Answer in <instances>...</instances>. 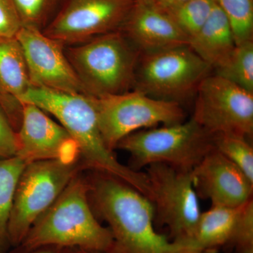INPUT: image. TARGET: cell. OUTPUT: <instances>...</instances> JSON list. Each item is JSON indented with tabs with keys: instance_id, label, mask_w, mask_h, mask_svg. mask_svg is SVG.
<instances>
[{
	"instance_id": "603a6c76",
	"label": "cell",
	"mask_w": 253,
	"mask_h": 253,
	"mask_svg": "<svg viewBox=\"0 0 253 253\" xmlns=\"http://www.w3.org/2000/svg\"><path fill=\"white\" fill-rule=\"evenodd\" d=\"M213 136L214 149L237 166L253 183V149L246 138L230 134Z\"/></svg>"
},
{
	"instance_id": "4dcf8cb0",
	"label": "cell",
	"mask_w": 253,
	"mask_h": 253,
	"mask_svg": "<svg viewBox=\"0 0 253 253\" xmlns=\"http://www.w3.org/2000/svg\"><path fill=\"white\" fill-rule=\"evenodd\" d=\"M66 253H109L101 251H89L81 249H66Z\"/></svg>"
},
{
	"instance_id": "3957f363",
	"label": "cell",
	"mask_w": 253,
	"mask_h": 253,
	"mask_svg": "<svg viewBox=\"0 0 253 253\" xmlns=\"http://www.w3.org/2000/svg\"><path fill=\"white\" fill-rule=\"evenodd\" d=\"M21 246H51L111 253L112 234L91 208L87 177L82 172L71 181L54 204L31 226Z\"/></svg>"
},
{
	"instance_id": "ffe728a7",
	"label": "cell",
	"mask_w": 253,
	"mask_h": 253,
	"mask_svg": "<svg viewBox=\"0 0 253 253\" xmlns=\"http://www.w3.org/2000/svg\"><path fill=\"white\" fill-rule=\"evenodd\" d=\"M212 73L253 93V41L236 45L226 63Z\"/></svg>"
},
{
	"instance_id": "f1b7e54d",
	"label": "cell",
	"mask_w": 253,
	"mask_h": 253,
	"mask_svg": "<svg viewBox=\"0 0 253 253\" xmlns=\"http://www.w3.org/2000/svg\"><path fill=\"white\" fill-rule=\"evenodd\" d=\"M187 1H189V0H157L153 4L157 6L158 9L166 11Z\"/></svg>"
},
{
	"instance_id": "cb8c5ba5",
	"label": "cell",
	"mask_w": 253,
	"mask_h": 253,
	"mask_svg": "<svg viewBox=\"0 0 253 253\" xmlns=\"http://www.w3.org/2000/svg\"><path fill=\"white\" fill-rule=\"evenodd\" d=\"M63 0H12L22 27L43 31L57 13Z\"/></svg>"
},
{
	"instance_id": "277c9868",
	"label": "cell",
	"mask_w": 253,
	"mask_h": 253,
	"mask_svg": "<svg viewBox=\"0 0 253 253\" xmlns=\"http://www.w3.org/2000/svg\"><path fill=\"white\" fill-rule=\"evenodd\" d=\"M86 95L99 98L134 87L141 53L121 31L64 46Z\"/></svg>"
},
{
	"instance_id": "4316f807",
	"label": "cell",
	"mask_w": 253,
	"mask_h": 253,
	"mask_svg": "<svg viewBox=\"0 0 253 253\" xmlns=\"http://www.w3.org/2000/svg\"><path fill=\"white\" fill-rule=\"evenodd\" d=\"M16 151V131L0 106V158L14 157Z\"/></svg>"
},
{
	"instance_id": "f546056e",
	"label": "cell",
	"mask_w": 253,
	"mask_h": 253,
	"mask_svg": "<svg viewBox=\"0 0 253 253\" xmlns=\"http://www.w3.org/2000/svg\"><path fill=\"white\" fill-rule=\"evenodd\" d=\"M175 253H217V249H201L190 246H183Z\"/></svg>"
},
{
	"instance_id": "d6986e66",
	"label": "cell",
	"mask_w": 253,
	"mask_h": 253,
	"mask_svg": "<svg viewBox=\"0 0 253 253\" xmlns=\"http://www.w3.org/2000/svg\"><path fill=\"white\" fill-rule=\"evenodd\" d=\"M26 163L18 156L0 158V253H8V224L18 179Z\"/></svg>"
},
{
	"instance_id": "5bb4252c",
	"label": "cell",
	"mask_w": 253,
	"mask_h": 253,
	"mask_svg": "<svg viewBox=\"0 0 253 253\" xmlns=\"http://www.w3.org/2000/svg\"><path fill=\"white\" fill-rule=\"evenodd\" d=\"M198 196L212 206L236 208L253 199V183L227 158L214 149L191 170Z\"/></svg>"
},
{
	"instance_id": "e0dca14e",
	"label": "cell",
	"mask_w": 253,
	"mask_h": 253,
	"mask_svg": "<svg viewBox=\"0 0 253 253\" xmlns=\"http://www.w3.org/2000/svg\"><path fill=\"white\" fill-rule=\"evenodd\" d=\"M189 46L213 71L230 57L236 44L225 14L217 4L201 29L190 38Z\"/></svg>"
},
{
	"instance_id": "7402d4cb",
	"label": "cell",
	"mask_w": 253,
	"mask_h": 253,
	"mask_svg": "<svg viewBox=\"0 0 253 253\" xmlns=\"http://www.w3.org/2000/svg\"><path fill=\"white\" fill-rule=\"evenodd\" d=\"M230 23L236 45L253 41V0H215Z\"/></svg>"
},
{
	"instance_id": "6da1fadb",
	"label": "cell",
	"mask_w": 253,
	"mask_h": 253,
	"mask_svg": "<svg viewBox=\"0 0 253 253\" xmlns=\"http://www.w3.org/2000/svg\"><path fill=\"white\" fill-rule=\"evenodd\" d=\"M91 174L89 201L112 234L111 253H175L183 247L155 230L154 206L149 198L115 176Z\"/></svg>"
},
{
	"instance_id": "2e32d148",
	"label": "cell",
	"mask_w": 253,
	"mask_h": 253,
	"mask_svg": "<svg viewBox=\"0 0 253 253\" xmlns=\"http://www.w3.org/2000/svg\"><path fill=\"white\" fill-rule=\"evenodd\" d=\"M31 86L22 48L16 38L0 39V106L15 131L21 124L19 99Z\"/></svg>"
},
{
	"instance_id": "52a82bcc",
	"label": "cell",
	"mask_w": 253,
	"mask_h": 253,
	"mask_svg": "<svg viewBox=\"0 0 253 253\" xmlns=\"http://www.w3.org/2000/svg\"><path fill=\"white\" fill-rule=\"evenodd\" d=\"M212 69L189 45L141 54L133 89L155 99L180 103L196 95Z\"/></svg>"
},
{
	"instance_id": "d4e9b609",
	"label": "cell",
	"mask_w": 253,
	"mask_h": 253,
	"mask_svg": "<svg viewBox=\"0 0 253 253\" xmlns=\"http://www.w3.org/2000/svg\"><path fill=\"white\" fill-rule=\"evenodd\" d=\"M229 244L239 253H253V199L240 206Z\"/></svg>"
},
{
	"instance_id": "8fae6325",
	"label": "cell",
	"mask_w": 253,
	"mask_h": 253,
	"mask_svg": "<svg viewBox=\"0 0 253 253\" xmlns=\"http://www.w3.org/2000/svg\"><path fill=\"white\" fill-rule=\"evenodd\" d=\"M135 0H63L43 33L63 46L121 31Z\"/></svg>"
},
{
	"instance_id": "7a4b0ae2",
	"label": "cell",
	"mask_w": 253,
	"mask_h": 253,
	"mask_svg": "<svg viewBox=\"0 0 253 253\" xmlns=\"http://www.w3.org/2000/svg\"><path fill=\"white\" fill-rule=\"evenodd\" d=\"M19 102L35 105L56 118L77 142L84 169L118 178L150 199L146 173L122 164L105 144L90 96L31 86Z\"/></svg>"
},
{
	"instance_id": "44dd1931",
	"label": "cell",
	"mask_w": 253,
	"mask_h": 253,
	"mask_svg": "<svg viewBox=\"0 0 253 253\" xmlns=\"http://www.w3.org/2000/svg\"><path fill=\"white\" fill-rule=\"evenodd\" d=\"M215 4V0H189L165 12L189 40L204 26Z\"/></svg>"
},
{
	"instance_id": "ac0fdd59",
	"label": "cell",
	"mask_w": 253,
	"mask_h": 253,
	"mask_svg": "<svg viewBox=\"0 0 253 253\" xmlns=\"http://www.w3.org/2000/svg\"><path fill=\"white\" fill-rule=\"evenodd\" d=\"M239 207L214 206L201 212L192 242L189 246L217 249L230 243Z\"/></svg>"
},
{
	"instance_id": "30bf717a",
	"label": "cell",
	"mask_w": 253,
	"mask_h": 253,
	"mask_svg": "<svg viewBox=\"0 0 253 253\" xmlns=\"http://www.w3.org/2000/svg\"><path fill=\"white\" fill-rule=\"evenodd\" d=\"M192 119L212 135L253 134V93L212 73L196 91Z\"/></svg>"
},
{
	"instance_id": "4fadbf2b",
	"label": "cell",
	"mask_w": 253,
	"mask_h": 253,
	"mask_svg": "<svg viewBox=\"0 0 253 253\" xmlns=\"http://www.w3.org/2000/svg\"><path fill=\"white\" fill-rule=\"evenodd\" d=\"M16 38L22 48L32 86L86 94L62 44L36 28L21 27Z\"/></svg>"
},
{
	"instance_id": "7c38bea8",
	"label": "cell",
	"mask_w": 253,
	"mask_h": 253,
	"mask_svg": "<svg viewBox=\"0 0 253 253\" xmlns=\"http://www.w3.org/2000/svg\"><path fill=\"white\" fill-rule=\"evenodd\" d=\"M21 104V124L16 132V156L26 164L51 160L67 163L82 162L77 142L60 123L35 105Z\"/></svg>"
},
{
	"instance_id": "484cf974",
	"label": "cell",
	"mask_w": 253,
	"mask_h": 253,
	"mask_svg": "<svg viewBox=\"0 0 253 253\" xmlns=\"http://www.w3.org/2000/svg\"><path fill=\"white\" fill-rule=\"evenodd\" d=\"M21 27L12 0H0V39L16 38Z\"/></svg>"
},
{
	"instance_id": "8992f818",
	"label": "cell",
	"mask_w": 253,
	"mask_h": 253,
	"mask_svg": "<svg viewBox=\"0 0 253 253\" xmlns=\"http://www.w3.org/2000/svg\"><path fill=\"white\" fill-rule=\"evenodd\" d=\"M84 169L82 162L51 160L26 165L15 189L8 224L11 248L21 244L35 221Z\"/></svg>"
},
{
	"instance_id": "9c48e42d",
	"label": "cell",
	"mask_w": 253,
	"mask_h": 253,
	"mask_svg": "<svg viewBox=\"0 0 253 253\" xmlns=\"http://www.w3.org/2000/svg\"><path fill=\"white\" fill-rule=\"evenodd\" d=\"M146 168L155 217L169 228L173 242L189 246L202 212L191 171L162 163Z\"/></svg>"
},
{
	"instance_id": "ba28073f",
	"label": "cell",
	"mask_w": 253,
	"mask_h": 253,
	"mask_svg": "<svg viewBox=\"0 0 253 253\" xmlns=\"http://www.w3.org/2000/svg\"><path fill=\"white\" fill-rule=\"evenodd\" d=\"M91 98L101 135L113 151L125 137L140 129L185 121V113L180 104L155 99L136 89Z\"/></svg>"
},
{
	"instance_id": "5b68a950",
	"label": "cell",
	"mask_w": 253,
	"mask_h": 253,
	"mask_svg": "<svg viewBox=\"0 0 253 253\" xmlns=\"http://www.w3.org/2000/svg\"><path fill=\"white\" fill-rule=\"evenodd\" d=\"M117 149L130 155L134 170L162 163L191 171L214 149V136L191 118L172 126L136 131L120 141Z\"/></svg>"
},
{
	"instance_id": "83f0119b",
	"label": "cell",
	"mask_w": 253,
	"mask_h": 253,
	"mask_svg": "<svg viewBox=\"0 0 253 253\" xmlns=\"http://www.w3.org/2000/svg\"><path fill=\"white\" fill-rule=\"evenodd\" d=\"M66 249L60 246L44 245V246H34V247H25L19 246L13 247L8 253H66Z\"/></svg>"
},
{
	"instance_id": "9a60e30c",
	"label": "cell",
	"mask_w": 253,
	"mask_h": 253,
	"mask_svg": "<svg viewBox=\"0 0 253 253\" xmlns=\"http://www.w3.org/2000/svg\"><path fill=\"white\" fill-rule=\"evenodd\" d=\"M121 31L141 54L189 45L170 16L153 4L135 1Z\"/></svg>"
},
{
	"instance_id": "1f68e13d",
	"label": "cell",
	"mask_w": 253,
	"mask_h": 253,
	"mask_svg": "<svg viewBox=\"0 0 253 253\" xmlns=\"http://www.w3.org/2000/svg\"><path fill=\"white\" fill-rule=\"evenodd\" d=\"M139 2L147 3V4H154L157 0H135Z\"/></svg>"
}]
</instances>
